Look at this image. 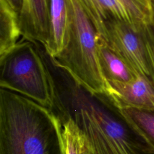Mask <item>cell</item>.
<instances>
[{
  "label": "cell",
  "instance_id": "15",
  "mask_svg": "<svg viewBox=\"0 0 154 154\" xmlns=\"http://www.w3.org/2000/svg\"><path fill=\"white\" fill-rule=\"evenodd\" d=\"M142 32L147 50L150 80L154 85V27L150 23L144 24Z\"/></svg>",
  "mask_w": 154,
  "mask_h": 154
},
{
  "label": "cell",
  "instance_id": "6",
  "mask_svg": "<svg viewBox=\"0 0 154 154\" xmlns=\"http://www.w3.org/2000/svg\"><path fill=\"white\" fill-rule=\"evenodd\" d=\"M105 82V93L119 108L154 109V85L149 78L138 75L128 82Z\"/></svg>",
  "mask_w": 154,
  "mask_h": 154
},
{
  "label": "cell",
  "instance_id": "3",
  "mask_svg": "<svg viewBox=\"0 0 154 154\" xmlns=\"http://www.w3.org/2000/svg\"><path fill=\"white\" fill-rule=\"evenodd\" d=\"M69 6L68 42L52 61L87 91L93 94L105 93V79L98 58L97 34L79 0H69Z\"/></svg>",
  "mask_w": 154,
  "mask_h": 154
},
{
  "label": "cell",
  "instance_id": "17",
  "mask_svg": "<svg viewBox=\"0 0 154 154\" xmlns=\"http://www.w3.org/2000/svg\"><path fill=\"white\" fill-rule=\"evenodd\" d=\"M11 7L19 15L23 4V0H7Z\"/></svg>",
  "mask_w": 154,
  "mask_h": 154
},
{
  "label": "cell",
  "instance_id": "2",
  "mask_svg": "<svg viewBox=\"0 0 154 154\" xmlns=\"http://www.w3.org/2000/svg\"><path fill=\"white\" fill-rule=\"evenodd\" d=\"M0 154H66L61 121L52 109L1 88Z\"/></svg>",
  "mask_w": 154,
  "mask_h": 154
},
{
  "label": "cell",
  "instance_id": "9",
  "mask_svg": "<svg viewBox=\"0 0 154 154\" xmlns=\"http://www.w3.org/2000/svg\"><path fill=\"white\" fill-rule=\"evenodd\" d=\"M70 26L69 0H51L48 42L45 47L51 58L59 55L66 48Z\"/></svg>",
  "mask_w": 154,
  "mask_h": 154
},
{
  "label": "cell",
  "instance_id": "5",
  "mask_svg": "<svg viewBox=\"0 0 154 154\" xmlns=\"http://www.w3.org/2000/svg\"><path fill=\"white\" fill-rule=\"evenodd\" d=\"M143 25L115 20L105 24L103 42L119 55L138 75L150 79L146 45L142 32Z\"/></svg>",
  "mask_w": 154,
  "mask_h": 154
},
{
  "label": "cell",
  "instance_id": "8",
  "mask_svg": "<svg viewBox=\"0 0 154 154\" xmlns=\"http://www.w3.org/2000/svg\"><path fill=\"white\" fill-rule=\"evenodd\" d=\"M99 37L104 42L105 24L115 20L133 23L130 15L119 0H79Z\"/></svg>",
  "mask_w": 154,
  "mask_h": 154
},
{
  "label": "cell",
  "instance_id": "18",
  "mask_svg": "<svg viewBox=\"0 0 154 154\" xmlns=\"http://www.w3.org/2000/svg\"><path fill=\"white\" fill-rule=\"evenodd\" d=\"M150 7H151V17L150 24L154 27V0H150Z\"/></svg>",
  "mask_w": 154,
  "mask_h": 154
},
{
  "label": "cell",
  "instance_id": "11",
  "mask_svg": "<svg viewBox=\"0 0 154 154\" xmlns=\"http://www.w3.org/2000/svg\"><path fill=\"white\" fill-rule=\"evenodd\" d=\"M130 126L154 154V109L119 108Z\"/></svg>",
  "mask_w": 154,
  "mask_h": 154
},
{
  "label": "cell",
  "instance_id": "13",
  "mask_svg": "<svg viewBox=\"0 0 154 154\" xmlns=\"http://www.w3.org/2000/svg\"><path fill=\"white\" fill-rule=\"evenodd\" d=\"M130 15L133 23L142 25L150 23V0H119Z\"/></svg>",
  "mask_w": 154,
  "mask_h": 154
},
{
  "label": "cell",
  "instance_id": "7",
  "mask_svg": "<svg viewBox=\"0 0 154 154\" xmlns=\"http://www.w3.org/2000/svg\"><path fill=\"white\" fill-rule=\"evenodd\" d=\"M51 0H23L18 15L21 35L46 46L49 36Z\"/></svg>",
  "mask_w": 154,
  "mask_h": 154
},
{
  "label": "cell",
  "instance_id": "4",
  "mask_svg": "<svg viewBox=\"0 0 154 154\" xmlns=\"http://www.w3.org/2000/svg\"><path fill=\"white\" fill-rule=\"evenodd\" d=\"M0 68L1 88L52 108L55 83L34 42H18L0 56Z\"/></svg>",
  "mask_w": 154,
  "mask_h": 154
},
{
  "label": "cell",
  "instance_id": "14",
  "mask_svg": "<svg viewBox=\"0 0 154 154\" xmlns=\"http://www.w3.org/2000/svg\"><path fill=\"white\" fill-rule=\"evenodd\" d=\"M66 154H79L80 132L70 120L61 121Z\"/></svg>",
  "mask_w": 154,
  "mask_h": 154
},
{
  "label": "cell",
  "instance_id": "12",
  "mask_svg": "<svg viewBox=\"0 0 154 154\" xmlns=\"http://www.w3.org/2000/svg\"><path fill=\"white\" fill-rule=\"evenodd\" d=\"M20 35L17 13L7 0H0V56L17 45Z\"/></svg>",
  "mask_w": 154,
  "mask_h": 154
},
{
  "label": "cell",
  "instance_id": "16",
  "mask_svg": "<svg viewBox=\"0 0 154 154\" xmlns=\"http://www.w3.org/2000/svg\"><path fill=\"white\" fill-rule=\"evenodd\" d=\"M79 154H91L87 143L80 133V140H79Z\"/></svg>",
  "mask_w": 154,
  "mask_h": 154
},
{
  "label": "cell",
  "instance_id": "1",
  "mask_svg": "<svg viewBox=\"0 0 154 154\" xmlns=\"http://www.w3.org/2000/svg\"><path fill=\"white\" fill-rule=\"evenodd\" d=\"M74 84L64 89L55 84L51 109L60 121L74 123L91 154H152L106 93Z\"/></svg>",
  "mask_w": 154,
  "mask_h": 154
},
{
  "label": "cell",
  "instance_id": "10",
  "mask_svg": "<svg viewBox=\"0 0 154 154\" xmlns=\"http://www.w3.org/2000/svg\"><path fill=\"white\" fill-rule=\"evenodd\" d=\"M97 52L100 70L105 79L128 82L138 75L119 55L99 38Z\"/></svg>",
  "mask_w": 154,
  "mask_h": 154
}]
</instances>
